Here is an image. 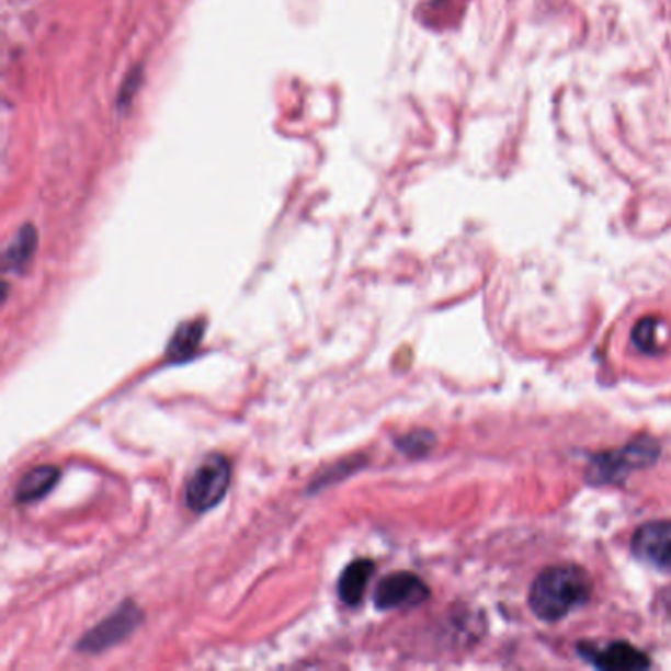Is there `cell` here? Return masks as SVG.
Returning a JSON list of instances; mask_svg holds the SVG:
<instances>
[{
    "label": "cell",
    "mask_w": 671,
    "mask_h": 671,
    "mask_svg": "<svg viewBox=\"0 0 671 671\" xmlns=\"http://www.w3.org/2000/svg\"><path fill=\"white\" fill-rule=\"evenodd\" d=\"M38 247V235L32 225H26L19 230V235L10 242L4 252V270L9 272H22L34 259V252Z\"/></svg>",
    "instance_id": "obj_10"
},
{
    "label": "cell",
    "mask_w": 671,
    "mask_h": 671,
    "mask_svg": "<svg viewBox=\"0 0 671 671\" xmlns=\"http://www.w3.org/2000/svg\"><path fill=\"white\" fill-rule=\"evenodd\" d=\"M589 660L603 670L636 671L650 666L646 653L624 642L609 644L603 650H589Z\"/></svg>",
    "instance_id": "obj_7"
},
{
    "label": "cell",
    "mask_w": 671,
    "mask_h": 671,
    "mask_svg": "<svg viewBox=\"0 0 671 671\" xmlns=\"http://www.w3.org/2000/svg\"><path fill=\"white\" fill-rule=\"evenodd\" d=\"M143 623V613L135 603L126 601L116 609L115 613L109 614L105 621L93 626L89 633L79 640L77 650L86 653L105 652L118 642L126 640L135 633L138 624Z\"/></svg>",
    "instance_id": "obj_4"
},
{
    "label": "cell",
    "mask_w": 671,
    "mask_h": 671,
    "mask_svg": "<svg viewBox=\"0 0 671 671\" xmlns=\"http://www.w3.org/2000/svg\"><path fill=\"white\" fill-rule=\"evenodd\" d=\"M61 470L54 465H39L36 469H30L22 479L19 480V487L14 492V499L20 504H29V502H38L44 499L52 489L56 487L59 480Z\"/></svg>",
    "instance_id": "obj_9"
},
{
    "label": "cell",
    "mask_w": 671,
    "mask_h": 671,
    "mask_svg": "<svg viewBox=\"0 0 671 671\" xmlns=\"http://www.w3.org/2000/svg\"><path fill=\"white\" fill-rule=\"evenodd\" d=\"M203 333H205L203 321L182 323L173 333L172 341L168 345V359L172 361L190 359L197 351V346L202 345Z\"/></svg>",
    "instance_id": "obj_11"
},
{
    "label": "cell",
    "mask_w": 671,
    "mask_h": 671,
    "mask_svg": "<svg viewBox=\"0 0 671 671\" xmlns=\"http://www.w3.org/2000/svg\"><path fill=\"white\" fill-rule=\"evenodd\" d=\"M230 487V463L225 455L212 453L197 465L185 482V504L202 514L215 509Z\"/></svg>",
    "instance_id": "obj_3"
},
{
    "label": "cell",
    "mask_w": 671,
    "mask_h": 671,
    "mask_svg": "<svg viewBox=\"0 0 671 671\" xmlns=\"http://www.w3.org/2000/svg\"><path fill=\"white\" fill-rule=\"evenodd\" d=\"M430 596V589L422 579L408 571H398L393 576L384 577L376 587L374 604L380 611L393 609H412L422 604Z\"/></svg>",
    "instance_id": "obj_5"
},
{
    "label": "cell",
    "mask_w": 671,
    "mask_h": 671,
    "mask_svg": "<svg viewBox=\"0 0 671 671\" xmlns=\"http://www.w3.org/2000/svg\"><path fill=\"white\" fill-rule=\"evenodd\" d=\"M591 596V579L581 567L554 566L536 577L530 591V609L537 618L557 623Z\"/></svg>",
    "instance_id": "obj_1"
},
{
    "label": "cell",
    "mask_w": 671,
    "mask_h": 671,
    "mask_svg": "<svg viewBox=\"0 0 671 671\" xmlns=\"http://www.w3.org/2000/svg\"><path fill=\"white\" fill-rule=\"evenodd\" d=\"M634 343L644 351V353H653L658 351V323L652 317L642 319L633 333Z\"/></svg>",
    "instance_id": "obj_12"
},
{
    "label": "cell",
    "mask_w": 671,
    "mask_h": 671,
    "mask_svg": "<svg viewBox=\"0 0 671 671\" xmlns=\"http://www.w3.org/2000/svg\"><path fill=\"white\" fill-rule=\"evenodd\" d=\"M373 573L374 564L371 559H355L351 566H346L337 583V593L341 596V601L349 606L361 603Z\"/></svg>",
    "instance_id": "obj_8"
},
{
    "label": "cell",
    "mask_w": 671,
    "mask_h": 671,
    "mask_svg": "<svg viewBox=\"0 0 671 671\" xmlns=\"http://www.w3.org/2000/svg\"><path fill=\"white\" fill-rule=\"evenodd\" d=\"M432 433L412 432L408 433V435H403L402 440L398 442V447H400L403 453H410V455H416V453H425V451L432 447Z\"/></svg>",
    "instance_id": "obj_13"
},
{
    "label": "cell",
    "mask_w": 671,
    "mask_h": 671,
    "mask_svg": "<svg viewBox=\"0 0 671 671\" xmlns=\"http://www.w3.org/2000/svg\"><path fill=\"white\" fill-rule=\"evenodd\" d=\"M634 556L662 569L671 567V520H656L636 530Z\"/></svg>",
    "instance_id": "obj_6"
},
{
    "label": "cell",
    "mask_w": 671,
    "mask_h": 671,
    "mask_svg": "<svg viewBox=\"0 0 671 671\" xmlns=\"http://www.w3.org/2000/svg\"><path fill=\"white\" fill-rule=\"evenodd\" d=\"M660 455L658 443L650 437H640L628 443L623 450L609 451L596 455L587 469V479L593 485H611L626 479L636 469L652 465Z\"/></svg>",
    "instance_id": "obj_2"
}]
</instances>
